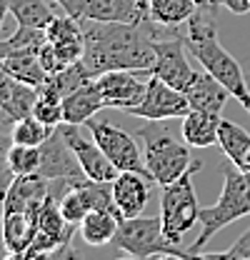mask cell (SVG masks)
<instances>
[{"label": "cell", "mask_w": 250, "mask_h": 260, "mask_svg": "<svg viewBox=\"0 0 250 260\" xmlns=\"http://www.w3.org/2000/svg\"><path fill=\"white\" fill-rule=\"evenodd\" d=\"M80 25L85 35V50L80 63L93 78L108 70H153V38L163 35L158 23L128 25L80 18Z\"/></svg>", "instance_id": "1"}, {"label": "cell", "mask_w": 250, "mask_h": 260, "mask_svg": "<svg viewBox=\"0 0 250 260\" xmlns=\"http://www.w3.org/2000/svg\"><path fill=\"white\" fill-rule=\"evenodd\" d=\"M188 30L185 45L188 53L203 65L215 80H220L230 95L235 98L245 110L250 113V85L248 78L243 73V68L238 65V60L220 45L218 40V25H215V10H195L193 18L185 23Z\"/></svg>", "instance_id": "2"}, {"label": "cell", "mask_w": 250, "mask_h": 260, "mask_svg": "<svg viewBox=\"0 0 250 260\" xmlns=\"http://www.w3.org/2000/svg\"><path fill=\"white\" fill-rule=\"evenodd\" d=\"M180 118L173 120H148L143 128H138V138H143L145 145V170L153 178L155 185H170L178 180L195 158H190V145L183 138V130L175 128Z\"/></svg>", "instance_id": "3"}, {"label": "cell", "mask_w": 250, "mask_h": 260, "mask_svg": "<svg viewBox=\"0 0 250 260\" xmlns=\"http://www.w3.org/2000/svg\"><path fill=\"white\" fill-rule=\"evenodd\" d=\"M223 173H225V183H223L220 198L213 205L200 208V233L188 245L190 258H198V253L208 245V240L223 228L250 215V170L225 165Z\"/></svg>", "instance_id": "4"}, {"label": "cell", "mask_w": 250, "mask_h": 260, "mask_svg": "<svg viewBox=\"0 0 250 260\" xmlns=\"http://www.w3.org/2000/svg\"><path fill=\"white\" fill-rule=\"evenodd\" d=\"M200 168H203V160L195 158L185 173L178 180H173L170 185H163V193H160V223H163V233L178 248H183L185 235L200 223V203H198L195 183H193V178H195V173Z\"/></svg>", "instance_id": "5"}, {"label": "cell", "mask_w": 250, "mask_h": 260, "mask_svg": "<svg viewBox=\"0 0 250 260\" xmlns=\"http://www.w3.org/2000/svg\"><path fill=\"white\" fill-rule=\"evenodd\" d=\"M128 258H190L185 248L173 245L165 233L160 215H135V218H123L118 233L110 243Z\"/></svg>", "instance_id": "6"}, {"label": "cell", "mask_w": 250, "mask_h": 260, "mask_svg": "<svg viewBox=\"0 0 250 260\" xmlns=\"http://www.w3.org/2000/svg\"><path fill=\"white\" fill-rule=\"evenodd\" d=\"M153 50H155V63H153L150 75H155L163 83L185 93L195 78V70L190 68V60H188V45L183 30L175 28L173 32H163L153 38Z\"/></svg>", "instance_id": "7"}, {"label": "cell", "mask_w": 250, "mask_h": 260, "mask_svg": "<svg viewBox=\"0 0 250 260\" xmlns=\"http://www.w3.org/2000/svg\"><path fill=\"white\" fill-rule=\"evenodd\" d=\"M85 125L90 130L93 140L100 145V150L108 155V160L113 162L120 173L123 170L148 173L145 170V158H143V153H140V148H138V143L133 140L130 133H125L118 125H110L108 120H98V118H90Z\"/></svg>", "instance_id": "8"}, {"label": "cell", "mask_w": 250, "mask_h": 260, "mask_svg": "<svg viewBox=\"0 0 250 260\" xmlns=\"http://www.w3.org/2000/svg\"><path fill=\"white\" fill-rule=\"evenodd\" d=\"M188 110H190V103L183 90L150 75L143 100L135 108H130L128 113L135 118H143V120H173V118H185Z\"/></svg>", "instance_id": "9"}, {"label": "cell", "mask_w": 250, "mask_h": 260, "mask_svg": "<svg viewBox=\"0 0 250 260\" xmlns=\"http://www.w3.org/2000/svg\"><path fill=\"white\" fill-rule=\"evenodd\" d=\"M145 75L148 70H108L95 78V85L103 95L105 108H118V110H130L135 108L148 88Z\"/></svg>", "instance_id": "10"}, {"label": "cell", "mask_w": 250, "mask_h": 260, "mask_svg": "<svg viewBox=\"0 0 250 260\" xmlns=\"http://www.w3.org/2000/svg\"><path fill=\"white\" fill-rule=\"evenodd\" d=\"M38 175H43L45 180H68L73 185L88 180V175L80 168L78 155L73 153V148L68 145V140L63 138V133L58 128L53 130V135L40 145Z\"/></svg>", "instance_id": "11"}, {"label": "cell", "mask_w": 250, "mask_h": 260, "mask_svg": "<svg viewBox=\"0 0 250 260\" xmlns=\"http://www.w3.org/2000/svg\"><path fill=\"white\" fill-rule=\"evenodd\" d=\"M58 130L63 133V138L68 140V145L73 148V153L78 155L83 173H85L90 180L113 183V180L118 178V173H120V170L108 160V155L100 150V145L93 140V135H90V138H85V135L78 130V125H70V123H60Z\"/></svg>", "instance_id": "12"}, {"label": "cell", "mask_w": 250, "mask_h": 260, "mask_svg": "<svg viewBox=\"0 0 250 260\" xmlns=\"http://www.w3.org/2000/svg\"><path fill=\"white\" fill-rule=\"evenodd\" d=\"M100 23H128L150 25V0H85L83 15Z\"/></svg>", "instance_id": "13"}, {"label": "cell", "mask_w": 250, "mask_h": 260, "mask_svg": "<svg viewBox=\"0 0 250 260\" xmlns=\"http://www.w3.org/2000/svg\"><path fill=\"white\" fill-rule=\"evenodd\" d=\"M150 175L138 173V170H123L113 180V200L120 213V218H135L143 215L148 203H150Z\"/></svg>", "instance_id": "14"}, {"label": "cell", "mask_w": 250, "mask_h": 260, "mask_svg": "<svg viewBox=\"0 0 250 260\" xmlns=\"http://www.w3.org/2000/svg\"><path fill=\"white\" fill-rule=\"evenodd\" d=\"M50 193V180H45L43 175L33 173V175H15L13 183L8 185V190L3 195L5 203V213H15V210H25L35 215L38 208L43 205V200Z\"/></svg>", "instance_id": "15"}, {"label": "cell", "mask_w": 250, "mask_h": 260, "mask_svg": "<svg viewBox=\"0 0 250 260\" xmlns=\"http://www.w3.org/2000/svg\"><path fill=\"white\" fill-rule=\"evenodd\" d=\"M45 32H48V43L55 48L58 58H60L65 65H70L83 58L85 35H83V25H80L78 18H73V15H68V13H65L63 18L55 15V20L48 25Z\"/></svg>", "instance_id": "16"}, {"label": "cell", "mask_w": 250, "mask_h": 260, "mask_svg": "<svg viewBox=\"0 0 250 260\" xmlns=\"http://www.w3.org/2000/svg\"><path fill=\"white\" fill-rule=\"evenodd\" d=\"M188 103H190V110H203V113H215L220 115L225 103L230 100V90L215 80L205 68L203 70H195V78L190 83V88L185 90Z\"/></svg>", "instance_id": "17"}, {"label": "cell", "mask_w": 250, "mask_h": 260, "mask_svg": "<svg viewBox=\"0 0 250 260\" xmlns=\"http://www.w3.org/2000/svg\"><path fill=\"white\" fill-rule=\"evenodd\" d=\"M105 103L103 95L95 85V78L83 83L80 88H75L73 93L63 98V123H70V125H85L90 118L98 115V110H103Z\"/></svg>", "instance_id": "18"}, {"label": "cell", "mask_w": 250, "mask_h": 260, "mask_svg": "<svg viewBox=\"0 0 250 260\" xmlns=\"http://www.w3.org/2000/svg\"><path fill=\"white\" fill-rule=\"evenodd\" d=\"M220 115L203 113V110H188L185 118H180V130L190 148H210L218 143Z\"/></svg>", "instance_id": "19"}, {"label": "cell", "mask_w": 250, "mask_h": 260, "mask_svg": "<svg viewBox=\"0 0 250 260\" xmlns=\"http://www.w3.org/2000/svg\"><path fill=\"white\" fill-rule=\"evenodd\" d=\"M38 233L35 215L25 210H15V213H5V245L10 258H20L25 255V250L30 248L33 238Z\"/></svg>", "instance_id": "20"}, {"label": "cell", "mask_w": 250, "mask_h": 260, "mask_svg": "<svg viewBox=\"0 0 250 260\" xmlns=\"http://www.w3.org/2000/svg\"><path fill=\"white\" fill-rule=\"evenodd\" d=\"M120 215L118 213H110V210H90L83 223L78 225L80 230V238L93 245V248H100V245H110L115 233H118V225H120Z\"/></svg>", "instance_id": "21"}, {"label": "cell", "mask_w": 250, "mask_h": 260, "mask_svg": "<svg viewBox=\"0 0 250 260\" xmlns=\"http://www.w3.org/2000/svg\"><path fill=\"white\" fill-rule=\"evenodd\" d=\"M218 145L223 148L225 158L233 162L235 168L245 170V158L250 153V133L243 125L233 120H220L218 128Z\"/></svg>", "instance_id": "22"}, {"label": "cell", "mask_w": 250, "mask_h": 260, "mask_svg": "<svg viewBox=\"0 0 250 260\" xmlns=\"http://www.w3.org/2000/svg\"><path fill=\"white\" fill-rule=\"evenodd\" d=\"M195 10V0H150V20L168 30L183 28Z\"/></svg>", "instance_id": "23"}, {"label": "cell", "mask_w": 250, "mask_h": 260, "mask_svg": "<svg viewBox=\"0 0 250 260\" xmlns=\"http://www.w3.org/2000/svg\"><path fill=\"white\" fill-rule=\"evenodd\" d=\"M0 68L8 70L15 80H23L33 88H40L48 80V73L43 70V65L38 60V53H15V55H5L0 60Z\"/></svg>", "instance_id": "24"}, {"label": "cell", "mask_w": 250, "mask_h": 260, "mask_svg": "<svg viewBox=\"0 0 250 260\" xmlns=\"http://www.w3.org/2000/svg\"><path fill=\"white\" fill-rule=\"evenodd\" d=\"M10 15L18 20V25L38 30H48V25L55 20L48 0H10Z\"/></svg>", "instance_id": "25"}, {"label": "cell", "mask_w": 250, "mask_h": 260, "mask_svg": "<svg viewBox=\"0 0 250 260\" xmlns=\"http://www.w3.org/2000/svg\"><path fill=\"white\" fill-rule=\"evenodd\" d=\"M88 80H93V75L85 70V65L80 63V60H75V63L65 65L58 73L48 75V80L43 83V88H48V90H53L55 95L65 98L68 93H73L75 88H80V85L88 83Z\"/></svg>", "instance_id": "26"}, {"label": "cell", "mask_w": 250, "mask_h": 260, "mask_svg": "<svg viewBox=\"0 0 250 260\" xmlns=\"http://www.w3.org/2000/svg\"><path fill=\"white\" fill-rule=\"evenodd\" d=\"M45 40H48V32L45 30L18 25L10 38L0 40V60H3L5 55H15V53H38Z\"/></svg>", "instance_id": "27"}, {"label": "cell", "mask_w": 250, "mask_h": 260, "mask_svg": "<svg viewBox=\"0 0 250 260\" xmlns=\"http://www.w3.org/2000/svg\"><path fill=\"white\" fill-rule=\"evenodd\" d=\"M53 130L55 128L45 125V123L38 120L35 115H28V118H20V120L13 123L10 138H13L15 145H35V148H40V145L53 135Z\"/></svg>", "instance_id": "28"}, {"label": "cell", "mask_w": 250, "mask_h": 260, "mask_svg": "<svg viewBox=\"0 0 250 260\" xmlns=\"http://www.w3.org/2000/svg\"><path fill=\"white\" fill-rule=\"evenodd\" d=\"M35 100H38V88H33V85L23 83V80H15L13 95H10V100H8V105L3 108V113L15 123V120H20V118L33 115Z\"/></svg>", "instance_id": "29"}, {"label": "cell", "mask_w": 250, "mask_h": 260, "mask_svg": "<svg viewBox=\"0 0 250 260\" xmlns=\"http://www.w3.org/2000/svg\"><path fill=\"white\" fill-rule=\"evenodd\" d=\"M33 115H35L38 120H43L45 125L58 128V125L63 123V98L40 85V88H38L35 108H33Z\"/></svg>", "instance_id": "30"}, {"label": "cell", "mask_w": 250, "mask_h": 260, "mask_svg": "<svg viewBox=\"0 0 250 260\" xmlns=\"http://www.w3.org/2000/svg\"><path fill=\"white\" fill-rule=\"evenodd\" d=\"M8 160H10V170L15 175H33L40 168V148H35V145H15L13 143Z\"/></svg>", "instance_id": "31"}, {"label": "cell", "mask_w": 250, "mask_h": 260, "mask_svg": "<svg viewBox=\"0 0 250 260\" xmlns=\"http://www.w3.org/2000/svg\"><path fill=\"white\" fill-rule=\"evenodd\" d=\"M198 258H230V260H250V225L248 230L230 245V248H225V250H215V253H205V250H200L198 253Z\"/></svg>", "instance_id": "32"}, {"label": "cell", "mask_w": 250, "mask_h": 260, "mask_svg": "<svg viewBox=\"0 0 250 260\" xmlns=\"http://www.w3.org/2000/svg\"><path fill=\"white\" fill-rule=\"evenodd\" d=\"M38 60H40L43 70H45L48 75H53V73H58V70H63V68H65V63H63L60 58H58L55 48H53L48 40L40 45V50H38Z\"/></svg>", "instance_id": "33"}, {"label": "cell", "mask_w": 250, "mask_h": 260, "mask_svg": "<svg viewBox=\"0 0 250 260\" xmlns=\"http://www.w3.org/2000/svg\"><path fill=\"white\" fill-rule=\"evenodd\" d=\"M13 88H15V78H13L8 70L0 68V110L8 105V100L13 95Z\"/></svg>", "instance_id": "34"}, {"label": "cell", "mask_w": 250, "mask_h": 260, "mask_svg": "<svg viewBox=\"0 0 250 260\" xmlns=\"http://www.w3.org/2000/svg\"><path fill=\"white\" fill-rule=\"evenodd\" d=\"M53 3H55L58 8H63V13H68V15H73V18H78V20H80L85 0H53Z\"/></svg>", "instance_id": "35"}, {"label": "cell", "mask_w": 250, "mask_h": 260, "mask_svg": "<svg viewBox=\"0 0 250 260\" xmlns=\"http://www.w3.org/2000/svg\"><path fill=\"white\" fill-rule=\"evenodd\" d=\"M223 8H228L233 15H245L250 13V0H220Z\"/></svg>", "instance_id": "36"}, {"label": "cell", "mask_w": 250, "mask_h": 260, "mask_svg": "<svg viewBox=\"0 0 250 260\" xmlns=\"http://www.w3.org/2000/svg\"><path fill=\"white\" fill-rule=\"evenodd\" d=\"M10 258L8 253V245H5V203H3V195H0V260Z\"/></svg>", "instance_id": "37"}, {"label": "cell", "mask_w": 250, "mask_h": 260, "mask_svg": "<svg viewBox=\"0 0 250 260\" xmlns=\"http://www.w3.org/2000/svg\"><path fill=\"white\" fill-rule=\"evenodd\" d=\"M195 5H198L200 10H218L220 0H195Z\"/></svg>", "instance_id": "38"}, {"label": "cell", "mask_w": 250, "mask_h": 260, "mask_svg": "<svg viewBox=\"0 0 250 260\" xmlns=\"http://www.w3.org/2000/svg\"><path fill=\"white\" fill-rule=\"evenodd\" d=\"M245 170H250V153H248V158H245Z\"/></svg>", "instance_id": "39"}, {"label": "cell", "mask_w": 250, "mask_h": 260, "mask_svg": "<svg viewBox=\"0 0 250 260\" xmlns=\"http://www.w3.org/2000/svg\"><path fill=\"white\" fill-rule=\"evenodd\" d=\"M245 78H248V85H250V73H245Z\"/></svg>", "instance_id": "40"}]
</instances>
